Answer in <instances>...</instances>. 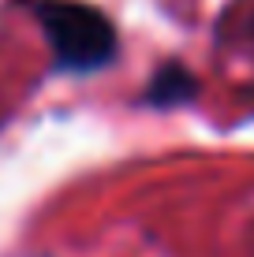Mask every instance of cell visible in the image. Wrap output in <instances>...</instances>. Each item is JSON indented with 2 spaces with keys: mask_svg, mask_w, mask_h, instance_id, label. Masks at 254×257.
I'll use <instances>...</instances> for the list:
<instances>
[{
  "mask_svg": "<svg viewBox=\"0 0 254 257\" xmlns=\"http://www.w3.org/2000/svg\"><path fill=\"white\" fill-rule=\"evenodd\" d=\"M34 15L45 30L60 71L94 75L116 60V30L98 8L78 0H38Z\"/></svg>",
  "mask_w": 254,
  "mask_h": 257,
  "instance_id": "1",
  "label": "cell"
},
{
  "mask_svg": "<svg viewBox=\"0 0 254 257\" xmlns=\"http://www.w3.org/2000/svg\"><path fill=\"white\" fill-rule=\"evenodd\" d=\"M198 93V78L191 75L183 64H164L161 71L153 75L150 90H146V101L164 108V104H183Z\"/></svg>",
  "mask_w": 254,
  "mask_h": 257,
  "instance_id": "2",
  "label": "cell"
}]
</instances>
